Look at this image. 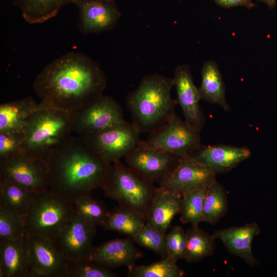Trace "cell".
Returning a JSON list of instances; mask_svg holds the SVG:
<instances>
[{"instance_id": "1", "label": "cell", "mask_w": 277, "mask_h": 277, "mask_svg": "<svg viewBox=\"0 0 277 277\" xmlns=\"http://www.w3.org/2000/svg\"><path fill=\"white\" fill-rule=\"evenodd\" d=\"M107 83L101 66L89 56L70 52L36 76L33 87L45 107L75 112L102 94Z\"/></svg>"}, {"instance_id": "2", "label": "cell", "mask_w": 277, "mask_h": 277, "mask_svg": "<svg viewBox=\"0 0 277 277\" xmlns=\"http://www.w3.org/2000/svg\"><path fill=\"white\" fill-rule=\"evenodd\" d=\"M49 188L73 203L102 189L111 164L80 136H70L46 157Z\"/></svg>"}, {"instance_id": "3", "label": "cell", "mask_w": 277, "mask_h": 277, "mask_svg": "<svg viewBox=\"0 0 277 277\" xmlns=\"http://www.w3.org/2000/svg\"><path fill=\"white\" fill-rule=\"evenodd\" d=\"M173 86V78L149 74L126 96L132 123L140 133H151L159 130L175 114L177 102L171 95Z\"/></svg>"}, {"instance_id": "4", "label": "cell", "mask_w": 277, "mask_h": 277, "mask_svg": "<svg viewBox=\"0 0 277 277\" xmlns=\"http://www.w3.org/2000/svg\"><path fill=\"white\" fill-rule=\"evenodd\" d=\"M39 108L29 117L23 129L25 152L47 156L65 142L73 131L74 112L47 108Z\"/></svg>"}, {"instance_id": "5", "label": "cell", "mask_w": 277, "mask_h": 277, "mask_svg": "<svg viewBox=\"0 0 277 277\" xmlns=\"http://www.w3.org/2000/svg\"><path fill=\"white\" fill-rule=\"evenodd\" d=\"M158 188L153 182L120 161L111 164L102 188L104 195L116 201L120 206L145 217Z\"/></svg>"}, {"instance_id": "6", "label": "cell", "mask_w": 277, "mask_h": 277, "mask_svg": "<svg viewBox=\"0 0 277 277\" xmlns=\"http://www.w3.org/2000/svg\"><path fill=\"white\" fill-rule=\"evenodd\" d=\"M75 215L73 202L52 190L35 192L24 216L26 234L52 241Z\"/></svg>"}, {"instance_id": "7", "label": "cell", "mask_w": 277, "mask_h": 277, "mask_svg": "<svg viewBox=\"0 0 277 277\" xmlns=\"http://www.w3.org/2000/svg\"><path fill=\"white\" fill-rule=\"evenodd\" d=\"M140 132L125 120L97 133L82 137L90 147L109 164L120 161L140 142Z\"/></svg>"}, {"instance_id": "8", "label": "cell", "mask_w": 277, "mask_h": 277, "mask_svg": "<svg viewBox=\"0 0 277 277\" xmlns=\"http://www.w3.org/2000/svg\"><path fill=\"white\" fill-rule=\"evenodd\" d=\"M48 173L46 158L27 152L0 161V175L33 192L49 189Z\"/></svg>"}, {"instance_id": "9", "label": "cell", "mask_w": 277, "mask_h": 277, "mask_svg": "<svg viewBox=\"0 0 277 277\" xmlns=\"http://www.w3.org/2000/svg\"><path fill=\"white\" fill-rule=\"evenodd\" d=\"M181 157L151 147L144 141L124 156L127 166L154 184L161 186L175 169Z\"/></svg>"}, {"instance_id": "10", "label": "cell", "mask_w": 277, "mask_h": 277, "mask_svg": "<svg viewBox=\"0 0 277 277\" xmlns=\"http://www.w3.org/2000/svg\"><path fill=\"white\" fill-rule=\"evenodd\" d=\"M144 141L151 147L181 157L189 155L201 146L200 132L180 119L175 113L162 127L149 133Z\"/></svg>"}, {"instance_id": "11", "label": "cell", "mask_w": 277, "mask_h": 277, "mask_svg": "<svg viewBox=\"0 0 277 277\" xmlns=\"http://www.w3.org/2000/svg\"><path fill=\"white\" fill-rule=\"evenodd\" d=\"M124 120L120 104L112 97L102 94L74 112L73 131L85 136Z\"/></svg>"}, {"instance_id": "12", "label": "cell", "mask_w": 277, "mask_h": 277, "mask_svg": "<svg viewBox=\"0 0 277 277\" xmlns=\"http://www.w3.org/2000/svg\"><path fill=\"white\" fill-rule=\"evenodd\" d=\"M28 277H66L67 260L53 241L37 234L27 235Z\"/></svg>"}, {"instance_id": "13", "label": "cell", "mask_w": 277, "mask_h": 277, "mask_svg": "<svg viewBox=\"0 0 277 277\" xmlns=\"http://www.w3.org/2000/svg\"><path fill=\"white\" fill-rule=\"evenodd\" d=\"M96 234V227L75 215L53 241L63 256L68 261L89 258Z\"/></svg>"}, {"instance_id": "14", "label": "cell", "mask_w": 277, "mask_h": 277, "mask_svg": "<svg viewBox=\"0 0 277 277\" xmlns=\"http://www.w3.org/2000/svg\"><path fill=\"white\" fill-rule=\"evenodd\" d=\"M79 10V28L85 35L113 29L121 13L114 0H76Z\"/></svg>"}, {"instance_id": "15", "label": "cell", "mask_w": 277, "mask_h": 277, "mask_svg": "<svg viewBox=\"0 0 277 277\" xmlns=\"http://www.w3.org/2000/svg\"><path fill=\"white\" fill-rule=\"evenodd\" d=\"M215 174L188 155L181 158L175 169L160 187L182 195L188 191L208 187L215 181Z\"/></svg>"}, {"instance_id": "16", "label": "cell", "mask_w": 277, "mask_h": 277, "mask_svg": "<svg viewBox=\"0 0 277 277\" xmlns=\"http://www.w3.org/2000/svg\"><path fill=\"white\" fill-rule=\"evenodd\" d=\"M173 78L177 94V102L180 105L185 121L195 130L200 132L205 125V117L199 101V88L195 85L189 67L178 65Z\"/></svg>"}, {"instance_id": "17", "label": "cell", "mask_w": 277, "mask_h": 277, "mask_svg": "<svg viewBox=\"0 0 277 277\" xmlns=\"http://www.w3.org/2000/svg\"><path fill=\"white\" fill-rule=\"evenodd\" d=\"M250 155V151L246 147L222 145H201L188 156L216 174L230 170Z\"/></svg>"}, {"instance_id": "18", "label": "cell", "mask_w": 277, "mask_h": 277, "mask_svg": "<svg viewBox=\"0 0 277 277\" xmlns=\"http://www.w3.org/2000/svg\"><path fill=\"white\" fill-rule=\"evenodd\" d=\"M129 237L115 239L93 247L89 259L109 268L124 266L131 268L143 256V252Z\"/></svg>"}, {"instance_id": "19", "label": "cell", "mask_w": 277, "mask_h": 277, "mask_svg": "<svg viewBox=\"0 0 277 277\" xmlns=\"http://www.w3.org/2000/svg\"><path fill=\"white\" fill-rule=\"evenodd\" d=\"M260 232L259 226L251 223L240 227L217 230L212 235L214 239H220L231 253L249 265H253L256 260L252 252L251 245L254 237Z\"/></svg>"}, {"instance_id": "20", "label": "cell", "mask_w": 277, "mask_h": 277, "mask_svg": "<svg viewBox=\"0 0 277 277\" xmlns=\"http://www.w3.org/2000/svg\"><path fill=\"white\" fill-rule=\"evenodd\" d=\"M182 195L159 187L145 216L146 223L166 233L175 216L180 213Z\"/></svg>"}, {"instance_id": "21", "label": "cell", "mask_w": 277, "mask_h": 277, "mask_svg": "<svg viewBox=\"0 0 277 277\" xmlns=\"http://www.w3.org/2000/svg\"><path fill=\"white\" fill-rule=\"evenodd\" d=\"M28 241L0 240V276L28 277Z\"/></svg>"}, {"instance_id": "22", "label": "cell", "mask_w": 277, "mask_h": 277, "mask_svg": "<svg viewBox=\"0 0 277 277\" xmlns=\"http://www.w3.org/2000/svg\"><path fill=\"white\" fill-rule=\"evenodd\" d=\"M39 107L31 96L0 105V133L22 131L27 121Z\"/></svg>"}, {"instance_id": "23", "label": "cell", "mask_w": 277, "mask_h": 277, "mask_svg": "<svg viewBox=\"0 0 277 277\" xmlns=\"http://www.w3.org/2000/svg\"><path fill=\"white\" fill-rule=\"evenodd\" d=\"M201 84L199 88L201 100L219 105L225 110H229L224 84L217 64L211 60L205 62L201 70Z\"/></svg>"}, {"instance_id": "24", "label": "cell", "mask_w": 277, "mask_h": 277, "mask_svg": "<svg viewBox=\"0 0 277 277\" xmlns=\"http://www.w3.org/2000/svg\"><path fill=\"white\" fill-rule=\"evenodd\" d=\"M76 0H14L24 19L30 24L44 23L57 15L61 8Z\"/></svg>"}, {"instance_id": "25", "label": "cell", "mask_w": 277, "mask_h": 277, "mask_svg": "<svg viewBox=\"0 0 277 277\" xmlns=\"http://www.w3.org/2000/svg\"><path fill=\"white\" fill-rule=\"evenodd\" d=\"M35 193L0 175V208L24 216Z\"/></svg>"}, {"instance_id": "26", "label": "cell", "mask_w": 277, "mask_h": 277, "mask_svg": "<svg viewBox=\"0 0 277 277\" xmlns=\"http://www.w3.org/2000/svg\"><path fill=\"white\" fill-rule=\"evenodd\" d=\"M146 223V218L142 214L119 206L110 211L103 227L105 230L115 231L131 237Z\"/></svg>"}, {"instance_id": "27", "label": "cell", "mask_w": 277, "mask_h": 277, "mask_svg": "<svg viewBox=\"0 0 277 277\" xmlns=\"http://www.w3.org/2000/svg\"><path fill=\"white\" fill-rule=\"evenodd\" d=\"M186 248L184 259L194 263L213 254L215 249L214 239L200 229L192 226L186 231Z\"/></svg>"}, {"instance_id": "28", "label": "cell", "mask_w": 277, "mask_h": 277, "mask_svg": "<svg viewBox=\"0 0 277 277\" xmlns=\"http://www.w3.org/2000/svg\"><path fill=\"white\" fill-rule=\"evenodd\" d=\"M73 203L75 215L85 223L95 227H103L106 223L110 211L90 194L81 196Z\"/></svg>"}, {"instance_id": "29", "label": "cell", "mask_w": 277, "mask_h": 277, "mask_svg": "<svg viewBox=\"0 0 277 277\" xmlns=\"http://www.w3.org/2000/svg\"><path fill=\"white\" fill-rule=\"evenodd\" d=\"M227 210L226 191L215 181L207 188L204 201L202 222L215 224L226 214Z\"/></svg>"}, {"instance_id": "30", "label": "cell", "mask_w": 277, "mask_h": 277, "mask_svg": "<svg viewBox=\"0 0 277 277\" xmlns=\"http://www.w3.org/2000/svg\"><path fill=\"white\" fill-rule=\"evenodd\" d=\"M207 188L188 191L182 194L180 213L183 224H190L198 226L202 222L204 199Z\"/></svg>"}, {"instance_id": "31", "label": "cell", "mask_w": 277, "mask_h": 277, "mask_svg": "<svg viewBox=\"0 0 277 277\" xmlns=\"http://www.w3.org/2000/svg\"><path fill=\"white\" fill-rule=\"evenodd\" d=\"M184 272L169 256L147 265H134L128 269L130 277H182Z\"/></svg>"}, {"instance_id": "32", "label": "cell", "mask_w": 277, "mask_h": 277, "mask_svg": "<svg viewBox=\"0 0 277 277\" xmlns=\"http://www.w3.org/2000/svg\"><path fill=\"white\" fill-rule=\"evenodd\" d=\"M112 269L89 258L67 261L66 277H117Z\"/></svg>"}, {"instance_id": "33", "label": "cell", "mask_w": 277, "mask_h": 277, "mask_svg": "<svg viewBox=\"0 0 277 277\" xmlns=\"http://www.w3.org/2000/svg\"><path fill=\"white\" fill-rule=\"evenodd\" d=\"M166 234L146 224L132 236L130 237L137 244L150 249L161 258L168 256Z\"/></svg>"}, {"instance_id": "34", "label": "cell", "mask_w": 277, "mask_h": 277, "mask_svg": "<svg viewBox=\"0 0 277 277\" xmlns=\"http://www.w3.org/2000/svg\"><path fill=\"white\" fill-rule=\"evenodd\" d=\"M26 235L24 216L0 208V240H17Z\"/></svg>"}, {"instance_id": "35", "label": "cell", "mask_w": 277, "mask_h": 277, "mask_svg": "<svg viewBox=\"0 0 277 277\" xmlns=\"http://www.w3.org/2000/svg\"><path fill=\"white\" fill-rule=\"evenodd\" d=\"M23 131L0 133V161L25 152Z\"/></svg>"}, {"instance_id": "36", "label": "cell", "mask_w": 277, "mask_h": 277, "mask_svg": "<svg viewBox=\"0 0 277 277\" xmlns=\"http://www.w3.org/2000/svg\"><path fill=\"white\" fill-rule=\"evenodd\" d=\"M168 256L176 262L184 259L186 248V234L180 226L173 227L166 234Z\"/></svg>"}, {"instance_id": "37", "label": "cell", "mask_w": 277, "mask_h": 277, "mask_svg": "<svg viewBox=\"0 0 277 277\" xmlns=\"http://www.w3.org/2000/svg\"><path fill=\"white\" fill-rule=\"evenodd\" d=\"M218 5L229 8L234 7H244L248 9L254 7L256 5L251 0H213Z\"/></svg>"}, {"instance_id": "38", "label": "cell", "mask_w": 277, "mask_h": 277, "mask_svg": "<svg viewBox=\"0 0 277 277\" xmlns=\"http://www.w3.org/2000/svg\"><path fill=\"white\" fill-rule=\"evenodd\" d=\"M258 1L263 3L270 9H273L276 4V0H258Z\"/></svg>"}, {"instance_id": "39", "label": "cell", "mask_w": 277, "mask_h": 277, "mask_svg": "<svg viewBox=\"0 0 277 277\" xmlns=\"http://www.w3.org/2000/svg\"><path fill=\"white\" fill-rule=\"evenodd\" d=\"M102 1H112V0H102Z\"/></svg>"}]
</instances>
